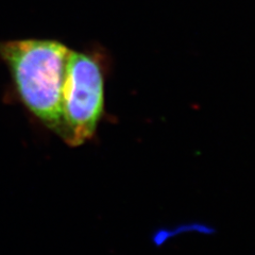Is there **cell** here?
I'll use <instances>...</instances> for the list:
<instances>
[{
	"label": "cell",
	"mask_w": 255,
	"mask_h": 255,
	"mask_svg": "<svg viewBox=\"0 0 255 255\" xmlns=\"http://www.w3.org/2000/svg\"><path fill=\"white\" fill-rule=\"evenodd\" d=\"M70 50L48 39H18L0 44L16 90L38 121L59 133L63 91Z\"/></svg>",
	"instance_id": "6da1fadb"
},
{
	"label": "cell",
	"mask_w": 255,
	"mask_h": 255,
	"mask_svg": "<svg viewBox=\"0 0 255 255\" xmlns=\"http://www.w3.org/2000/svg\"><path fill=\"white\" fill-rule=\"evenodd\" d=\"M103 112V78L90 55L70 51L58 135L69 146L90 139Z\"/></svg>",
	"instance_id": "7a4b0ae2"
}]
</instances>
